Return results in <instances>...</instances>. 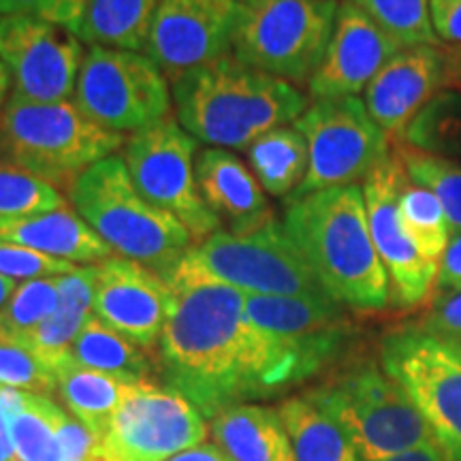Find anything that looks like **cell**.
<instances>
[{
	"instance_id": "1",
	"label": "cell",
	"mask_w": 461,
	"mask_h": 461,
	"mask_svg": "<svg viewBox=\"0 0 461 461\" xmlns=\"http://www.w3.org/2000/svg\"><path fill=\"white\" fill-rule=\"evenodd\" d=\"M165 280L171 305L157 346L158 374L205 419L282 395L325 372L291 339L252 325L246 293L207 276L188 255Z\"/></svg>"
},
{
	"instance_id": "2",
	"label": "cell",
	"mask_w": 461,
	"mask_h": 461,
	"mask_svg": "<svg viewBox=\"0 0 461 461\" xmlns=\"http://www.w3.org/2000/svg\"><path fill=\"white\" fill-rule=\"evenodd\" d=\"M285 229L330 295L355 312L391 303V282L374 248L359 184L288 201Z\"/></svg>"
},
{
	"instance_id": "3",
	"label": "cell",
	"mask_w": 461,
	"mask_h": 461,
	"mask_svg": "<svg viewBox=\"0 0 461 461\" xmlns=\"http://www.w3.org/2000/svg\"><path fill=\"white\" fill-rule=\"evenodd\" d=\"M177 122L212 148L246 152L265 132L293 124L308 96L286 79L246 67L233 54L173 82Z\"/></svg>"
},
{
	"instance_id": "4",
	"label": "cell",
	"mask_w": 461,
	"mask_h": 461,
	"mask_svg": "<svg viewBox=\"0 0 461 461\" xmlns=\"http://www.w3.org/2000/svg\"><path fill=\"white\" fill-rule=\"evenodd\" d=\"M68 199L113 255L163 278L194 248L190 230L137 190L122 157L113 154L86 169L68 186Z\"/></svg>"
},
{
	"instance_id": "5",
	"label": "cell",
	"mask_w": 461,
	"mask_h": 461,
	"mask_svg": "<svg viewBox=\"0 0 461 461\" xmlns=\"http://www.w3.org/2000/svg\"><path fill=\"white\" fill-rule=\"evenodd\" d=\"M126 141L79 112L73 101L37 103L11 95L0 107V160L51 186H71L86 169Z\"/></svg>"
},
{
	"instance_id": "6",
	"label": "cell",
	"mask_w": 461,
	"mask_h": 461,
	"mask_svg": "<svg viewBox=\"0 0 461 461\" xmlns=\"http://www.w3.org/2000/svg\"><path fill=\"white\" fill-rule=\"evenodd\" d=\"M305 393L338 420L363 461H383L436 442L411 395L380 361L348 363Z\"/></svg>"
},
{
	"instance_id": "7",
	"label": "cell",
	"mask_w": 461,
	"mask_h": 461,
	"mask_svg": "<svg viewBox=\"0 0 461 461\" xmlns=\"http://www.w3.org/2000/svg\"><path fill=\"white\" fill-rule=\"evenodd\" d=\"M338 7L336 0L241 3L233 56L291 84L310 82L330 48Z\"/></svg>"
},
{
	"instance_id": "8",
	"label": "cell",
	"mask_w": 461,
	"mask_h": 461,
	"mask_svg": "<svg viewBox=\"0 0 461 461\" xmlns=\"http://www.w3.org/2000/svg\"><path fill=\"white\" fill-rule=\"evenodd\" d=\"M188 257L207 276L248 295L331 297L274 216L246 230H216Z\"/></svg>"
},
{
	"instance_id": "9",
	"label": "cell",
	"mask_w": 461,
	"mask_h": 461,
	"mask_svg": "<svg viewBox=\"0 0 461 461\" xmlns=\"http://www.w3.org/2000/svg\"><path fill=\"white\" fill-rule=\"evenodd\" d=\"M378 361L428 420L445 461H461V346L411 322L384 333Z\"/></svg>"
},
{
	"instance_id": "10",
	"label": "cell",
	"mask_w": 461,
	"mask_h": 461,
	"mask_svg": "<svg viewBox=\"0 0 461 461\" xmlns=\"http://www.w3.org/2000/svg\"><path fill=\"white\" fill-rule=\"evenodd\" d=\"M293 126L308 143V173L288 201L353 186L391 152V141L359 96L314 101Z\"/></svg>"
},
{
	"instance_id": "11",
	"label": "cell",
	"mask_w": 461,
	"mask_h": 461,
	"mask_svg": "<svg viewBox=\"0 0 461 461\" xmlns=\"http://www.w3.org/2000/svg\"><path fill=\"white\" fill-rule=\"evenodd\" d=\"M73 103L105 131H143L169 115L167 75L140 51L90 48L79 68Z\"/></svg>"
},
{
	"instance_id": "12",
	"label": "cell",
	"mask_w": 461,
	"mask_h": 461,
	"mask_svg": "<svg viewBox=\"0 0 461 461\" xmlns=\"http://www.w3.org/2000/svg\"><path fill=\"white\" fill-rule=\"evenodd\" d=\"M197 140L167 115L154 126L132 132L124 141L122 158L132 182L149 203L177 218L194 238L203 241L222 222L205 205L194 176Z\"/></svg>"
},
{
	"instance_id": "13",
	"label": "cell",
	"mask_w": 461,
	"mask_h": 461,
	"mask_svg": "<svg viewBox=\"0 0 461 461\" xmlns=\"http://www.w3.org/2000/svg\"><path fill=\"white\" fill-rule=\"evenodd\" d=\"M205 417L188 400L152 380L131 383L105 436L99 461H169L205 442Z\"/></svg>"
},
{
	"instance_id": "14",
	"label": "cell",
	"mask_w": 461,
	"mask_h": 461,
	"mask_svg": "<svg viewBox=\"0 0 461 461\" xmlns=\"http://www.w3.org/2000/svg\"><path fill=\"white\" fill-rule=\"evenodd\" d=\"M406 169L391 148L361 184L367 224L391 282V302L403 310L423 305L436 291L438 265L429 261L403 227L397 197Z\"/></svg>"
},
{
	"instance_id": "15",
	"label": "cell",
	"mask_w": 461,
	"mask_h": 461,
	"mask_svg": "<svg viewBox=\"0 0 461 461\" xmlns=\"http://www.w3.org/2000/svg\"><path fill=\"white\" fill-rule=\"evenodd\" d=\"M84 45L65 26L32 15L0 17V60L14 95L37 103H60L75 95Z\"/></svg>"
},
{
	"instance_id": "16",
	"label": "cell",
	"mask_w": 461,
	"mask_h": 461,
	"mask_svg": "<svg viewBox=\"0 0 461 461\" xmlns=\"http://www.w3.org/2000/svg\"><path fill=\"white\" fill-rule=\"evenodd\" d=\"M241 3L238 0H163L146 43L171 82L193 68L233 54V32Z\"/></svg>"
},
{
	"instance_id": "17",
	"label": "cell",
	"mask_w": 461,
	"mask_h": 461,
	"mask_svg": "<svg viewBox=\"0 0 461 461\" xmlns=\"http://www.w3.org/2000/svg\"><path fill=\"white\" fill-rule=\"evenodd\" d=\"M0 447L20 461H99L96 442L54 397L0 387Z\"/></svg>"
},
{
	"instance_id": "18",
	"label": "cell",
	"mask_w": 461,
	"mask_h": 461,
	"mask_svg": "<svg viewBox=\"0 0 461 461\" xmlns=\"http://www.w3.org/2000/svg\"><path fill=\"white\" fill-rule=\"evenodd\" d=\"M169 305V285L146 265L118 255L96 263L92 314L140 348H157Z\"/></svg>"
},
{
	"instance_id": "19",
	"label": "cell",
	"mask_w": 461,
	"mask_h": 461,
	"mask_svg": "<svg viewBox=\"0 0 461 461\" xmlns=\"http://www.w3.org/2000/svg\"><path fill=\"white\" fill-rule=\"evenodd\" d=\"M402 50V43L384 32L370 15L350 0H344L338 7L330 48L308 82L310 96L314 101L359 96L380 68Z\"/></svg>"
},
{
	"instance_id": "20",
	"label": "cell",
	"mask_w": 461,
	"mask_h": 461,
	"mask_svg": "<svg viewBox=\"0 0 461 461\" xmlns=\"http://www.w3.org/2000/svg\"><path fill=\"white\" fill-rule=\"evenodd\" d=\"M246 316L258 330L286 338L333 367L355 342V325L333 297L248 295Z\"/></svg>"
},
{
	"instance_id": "21",
	"label": "cell",
	"mask_w": 461,
	"mask_h": 461,
	"mask_svg": "<svg viewBox=\"0 0 461 461\" xmlns=\"http://www.w3.org/2000/svg\"><path fill=\"white\" fill-rule=\"evenodd\" d=\"M440 90H445L442 45H417L397 51L380 68L366 88L363 103L393 146Z\"/></svg>"
},
{
	"instance_id": "22",
	"label": "cell",
	"mask_w": 461,
	"mask_h": 461,
	"mask_svg": "<svg viewBox=\"0 0 461 461\" xmlns=\"http://www.w3.org/2000/svg\"><path fill=\"white\" fill-rule=\"evenodd\" d=\"M194 176L205 205L227 230H246L272 218L257 176L233 152L207 148L194 160Z\"/></svg>"
},
{
	"instance_id": "23",
	"label": "cell",
	"mask_w": 461,
	"mask_h": 461,
	"mask_svg": "<svg viewBox=\"0 0 461 461\" xmlns=\"http://www.w3.org/2000/svg\"><path fill=\"white\" fill-rule=\"evenodd\" d=\"M0 244L32 248L68 263L96 265L113 255L112 248L71 207L14 221H0Z\"/></svg>"
},
{
	"instance_id": "24",
	"label": "cell",
	"mask_w": 461,
	"mask_h": 461,
	"mask_svg": "<svg viewBox=\"0 0 461 461\" xmlns=\"http://www.w3.org/2000/svg\"><path fill=\"white\" fill-rule=\"evenodd\" d=\"M212 436L233 461H295L278 408L238 403L212 419Z\"/></svg>"
},
{
	"instance_id": "25",
	"label": "cell",
	"mask_w": 461,
	"mask_h": 461,
	"mask_svg": "<svg viewBox=\"0 0 461 461\" xmlns=\"http://www.w3.org/2000/svg\"><path fill=\"white\" fill-rule=\"evenodd\" d=\"M95 282L96 265L75 267L71 274L58 276L60 302H58L56 312L17 342L37 355L51 372L71 357L75 338L92 316Z\"/></svg>"
},
{
	"instance_id": "26",
	"label": "cell",
	"mask_w": 461,
	"mask_h": 461,
	"mask_svg": "<svg viewBox=\"0 0 461 461\" xmlns=\"http://www.w3.org/2000/svg\"><path fill=\"white\" fill-rule=\"evenodd\" d=\"M160 5L163 0H84L71 32L92 48L146 50Z\"/></svg>"
},
{
	"instance_id": "27",
	"label": "cell",
	"mask_w": 461,
	"mask_h": 461,
	"mask_svg": "<svg viewBox=\"0 0 461 461\" xmlns=\"http://www.w3.org/2000/svg\"><path fill=\"white\" fill-rule=\"evenodd\" d=\"M58 395L71 414L90 431L95 442H99L112 423L124 400L131 383L107 376V374L88 370L79 366L73 357L62 361L54 370Z\"/></svg>"
},
{
	"instance_id": "28",
	"label": "cell",
	"mask_w": 461,
	"mask_h": 461,
	"mask_svg": "<svg viewBox=\"0 0 461 461\" xmlns=\"http://www.w3.org/2000/svg\"><path fill=\"white\" fill-rule=\"evenodd\" d=\"M278 412L291 438L295 461H363L338 420L305 391L286 397Z\"/></svg>"
},
{
	"instance_id": "29",
	"label": "cell",
	"mask_w": 461,
	"mask_h": 461,
	"mask_svg": "<svg viewBox=\"0 0 461 461\" xmlns=\"http://www.w3.org/2000/svg\"><path fill=\"white\" fill-rule=\"evenodd\" d=\"M246 154L258 184L274 197H291L308 173V143L293 124L265 132Z\"/></svg>"
},
{
	"instance_id": "30",
	"label": "cell",
	"mask_w": 461,
	"mask_h": 461,
	"mask_svg": "<svg viewBox=\"0 0 461 461\" xmlns=\"http://www.w3.org/2000/svg\"><path fill=\"white\" fill-rule=\"evenodd\" d=\"M71 357L79 366L103 372L122 383H141V380H149V374H152V363L146 350L109 330L95 314L75 338Z\"/></svg>"
},
{
	"instance_id": "31",
	"label": "cell",
	"mask_w": 461,
	"mask_h": 461,
	"mask_svg": "<svg viewBox=\"0 0 461 461\" xmlns=\"http://www.w3.org/2000/svg\"><path fill=\"white\" fill-rule=\"evenodd\" d=\"M400 143L461 163V90L438 92L412 120Z\"/></svg>"
},
{
	"instance_id": "32",
	"label": "cell",
	"mask_w": 461,
	"mask_h": 461,
	"mask_svg": "<svg viewBox=\"0 0 461 461\" xmlns=\"http://www.w3.org/2000/svg\"><path fill=\"white\" fill-rule=\"evenodd\" d=\"M397 207L403 227H406L414 244L429 261L440 265L448 241H451V229L440 201L431 190L414 184L406 173V180L402 182Z\"/></svg>"
},
{
	"instance_id": "33",
	"label": "cell",
	"mask_w": 461,
	"mask_h": 461,
	"mask_svg": "<svg viewBox=\"0 0 461 461\" xmlns=\"http://www.w3.org/2000/svg\"><path fill=\"white\" fill-rule=\"evenodd\" d=\"M393 152L402 160L408 177L419 186L431 190L445 210L448 229L461 233V163L453 158L419 152L406 143H393Z\"/></svg>"
},
{
	"instance_id": "34",
	"label": "cell",
	"mask_w": 461,
	"mask_h": 461,
	"mask_svg": "<svg viewBox=\"0 0 461 461\" xmlns=\"http://www.w3.org/2000/svg\"><path fill=\"white\" fill-rule=\"evenodd\" d=\"M60 302L58 276L20 282L15 293L0 310V339L17 344L56 312Z\"/></svg>"
},
{
	"instance_id": "35",
	"label": "cell",
	"mask_w": 461,
	"mask_h": 461,
	"mask_svg": "<svg viewBox=\"0 0 461 461\" xmlns=\"http://www.w3.org/2000/svg\"><path fill=\"white\" fill-rule=\"evenodd\" d=\"M402 48L440 45L431 26L429 0H350Z\"/></svg>"
},
{
	"instance_id": "36",
	"label": "cell",
	"mask_w": 461,
	"mask_h": 461,
	"mask_svg": "<svg viewBox=\"0 0 461 461\" xmlns=\"http://www.w3.org/2000/svg\"><path fill=\"white\" fill-rule=\"evenodd\" d=\"M67 207V199L50 182L0 160V221H14Z\"/></svg>"
},
{
	"instance_id": "37",
	"label": "cell",
	"mask_w": 461,
	"mask_h": 461,
	"mask_svg": "<svg viewBox=\"0 0 461 461\" xmlns=\"http://www.w3.org/2000/svg\"><path fill=\"white\" fill-rule=\"evenodd\" d=\"M0 387L51 397L58 393L54 372L24 346L0 339Z\"/></svg>"
},
{
	"instance_id": "38",
	"label": "cell",
	"mask_w": 461,
	"mask_h": 461,
	"mask_svg": "<svg viewBox=\"0 0 461 461\" xmlns=\"http://www.w3.org/2000/svg\"><path fill=\"white\" fill-rule=\"evenodd\" d=\"M75 267H77L75 263L43 255V252L32 250V248L0 244V276L15 282L54 278V276L71 274Z\"/></svg>"
},
{
	"instance_id": "39",
	"label": "cell",
	"mask_w": 461,
	"mask_h": 461,
	"mask_svg": "<svg viewBox=\"0 0 461 461\" xmlns=\"http://www.w3.org/2000/svg\"><path fill=\"white\" fill-rule=\"evenodd\" d=\"M84 0H0V15H32L71 31Z\"/></svg>"
},
{
	"instance_id": "40",
	"label": "cell",
	"mask_w": 461,
	"mask_h": 461,
	"mask_svg": "<svg viewBox=\"0 0 461 461\" xmlns=\"http://www.w3.org/2000/svg\"><path fill=\"white\" fill-rule=\"evenodd\" d=\"M417 325L438 338L461 344V293L447 297H434L429 312Z\"/></svg>"
},
{
	"instance_id": "41",
	"label": "cell",
	"mask_w": 461,
	"mask_h": 461,
	"mask_svg": "<svg viewBox=\"0 0 461 461\" xmlns=\"http://www.w3.org/2000/svg\"><path fill=\"white\" fill-rule=\"evenodd\" d=\"M429 15L438 41L461 45V0H429Z\"/></svg>"
},
{
	"instance_id": "42",
	"label": "cell",
	"mask_w": 461,
	"mask_h": 461,
	"mask_svg": "<svg viewBox=\"0 0 461 461\" xmlns=\"http://www.w3.org/2000/svg\"><path fill=\"white\" fill-rule=\"evenodd\" d=\"M455 293H461V233L453 235L438 265L434 297H447Z\"/></svg>"
},
{
	"instance_id": "43",
	"label": "cell",
	"mask_w": 461,
	"mask_h": 461,
	"mask_svg": "<svg viewBox=\"0 0 461 461\" xmlns=\"http://www.w3.org/2000/svg\"><path fill=\"white\" fill-rule=\"evenodd\" d=\"M169 461H233L218 445H207L201 442L197 447H190L186 451L177 453Z\"/></svg>"
},
{
	"instance_id": "44",
	"label": "cell",
	"mask_w": 461,
	"mask_h": 461,
	"mask_svg": "<svg viewBox=\"0 0 461 461\" xmlns=\"http://www.w3.org/2000/svg\"><path fill=\"white\" fill-rule=\"evenodd\" d=\"M445 88L461 90V45H445Z\"/></svg>"
},
{
	"instance_id": "45",
	"label": "cell",
	"mask_w": 461,
	"mask_h": 461,
	"mask_svg": "<svg viewBox=\"0 0 461 461\" xmlns=\"http://www.w3.org/2000/svg\"><path fill=\"white\" fill-rule=\"evenodd\" d=\"M383 461H445L442 457L440 447L436 442H429V445H423L419 448H412V451L393 455V457L383 459Z\"/></svg>"
},
{
	"instance_id": "46",
	"label": "cell",
	"mask_w": 461,
	"mask_h": 461,
	"mask_svg": "<svg viewBox=\"0 0 461 461\" xmlns=\"http://www.w3.org/2000/svg\"><path fill=\"white\" fill-rule=\"evenodd\" d=\"M17 285H20V282H15V280H11V278H5V276H0V310L5 308V303H7L9 299H11V295H14Z\"/></svg>"
},
{
	"instance_id": "47",
	"label": "cell",
	"mask_w": 461,
	"mask_h": 461,
	"mask_svg": "<svg viewBox=\"0 0 461 461\" xmlns=\"http://www.w3.org/2000/svg\"><path fill=\"white\" fill-rule=\"evenodd\" d=\"M9 88H11V77H9L7 68H5V65H3V60H0V107L7 103Z\"/></svg>"
},
{
	"instance_id": "48",
	"label": "cell",
	"mask_w": 461,
	"mask_h": 461,
	"mask_svg": "<svg viewBox=\"0 0 461 461\" xmlns=\"http://www.w3.org/2000/svg\"><path fill=\"white\" fill-rule=\"evenodd\" d=\"M0 461H7V457H5V453H3V448H0Z\"/></svg>"
},
{
	"instance_id": "49",
	"label": "cell",
	"mask_w": 461,
	"mask_h": 461,
	"mask_svg": "<svg viewBox=\"0 0 461 461\" xmlns=\"http://www.w3.org/2000/svg\"><path fill=\"white\" fill-rule=\"evenodd\" d=\"M238 3H255V0H238Z\"/></svg>"
},
{
	"instance_id": "50",
	"label": "cell",
	"mask_w": 461,
	"mask_h": 461,
	"mask_svg": "<svg viewBox=\"0 0 461 461\" xmlns=\"http://www.w3.org/2000/svg\"><path fill=\"white\" fill-rule=\"evenodd\" d=\"M11 461H20V459H11Z\"/></svg>"
},
{
	"instance_id": "51",
	"label": "cell",
	"mask_w": 461,
	"mask_h": 461,
	"mask_svg": "<svg viewBox=\"0 0 461 461\" xmlns=\"http://www.w3.org/2000/svg\"><path fill=\"white\" fill-rule=\"evenodd\" d=\"M459 346H461V344H459Z\"/></svg>"
}]
</instances>
